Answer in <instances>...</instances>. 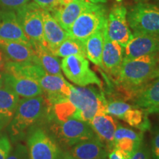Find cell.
<instances>
[{
	"instance_id": "obj_1",
	"label": "cell",
	"mask_w": 159,
	"mask_h": 159,
	"mask_svg": "<svg viewBox=\"0 0 159 159\" xmlns=\"http://www.w3.org/2000/svg\"><path fill=\"white\" fill-rule=\"evenodd\" d=\"M157 63L156 54L123 59L118 77L115 79L116 84L125 94L135 97L150 80L156 77Z\"/></svg>"
},
{
	"instance_id": "obj_2",
	"label": "cell",
	"mask_w": 159,
	"mask_h": 159,
	"mask_svg": "<svg viewBox=\"0 0 159 159\" xmlns=\"http://www.w3.org/2000/svg\"><path fill=\"white\" fill-rule=\"evenodd\" d=\"M50 105L43 95L19 99L16 110L9 124L11 139L16 142L25 136L27 131L42 119H47Z\"/></svg>"
},
{
	"instance_id": "obj_3",
	"label": "cell",
	"mask_w": 159,
	"mask_h": 159,
	"mask_svg": "<svg viewBox=\"0 0 159 159\" xmlns=\"http://www.w3.org/2000/svg\"><path fill=\"white\" fill-rule=\"evenodd\" d=\"M68 99L76 108V119L89 123L97 115L106 114V99L101 91L93 87L72 85Z\"/></svg>"
},
{
	"instance_id": "obj_4",
	"label": "cell",
	"mask_w": 159,
	"mask_h": 159,
	"mask_svg": "<svg viewBox=\"0 0 159 159\" xmlns=\"http://www.w3.org/2000/svg\"><path fill=\"white\" fill-rule=\"evenodd\" d=\"M50 136L57 144L70 148L83 141L94 138V131L88 122L76 119H69L61 122L48 114Z\"/></svg>"
},
{
	"instance_id": "obj_5",
	"label": "cell",
	"mask_w": 159,
	"mask_h": 159,
	"mask_svg": "<svg viewBox=\"0 0 159 159\" xmlns=\"http://www.w3.org/2000/svg\"><path fill=\"white\" fill-rule=\"evenodd\" d=\"M61 70L66 78L78 86L96 85L102 89V81L90 69L86 57L72 55L63 57L61 63Z\"/></svg>"
},
{
	"instance_id": "obj_6",
	"label": "cell",
	"mask_w": 159,
	"mask_h": 159,
	"mask_svg": "<svg viewBox=\"0 0 159 159\" xmlns=\"http://www.w3.org/2000/svg\"><path fill=\"white\" fill-rule=\"evenodd\" d=\"M106 21L103 7L99 5L95 8L83 13L71 25L67 33L70 38L83 43L91 35L102 29Z\"/></svg>"
},
{
	"instance_id": "obj_7",
	"label": "cell",
	"mask_w": 159,
	"mask_h": 159,
	"mask_svg": "<svg viewBox=\"0 0 159 159\" xmlns=\"http://www.w3.org/2000/svg\"><path fill=\"white\" fill-rule=\"evenodd\" d=\"M16 11L18 20L30 43H40L46 47L42 8L35 2H28L16 9Z\"/></svg>"
},
{
	"instance_id": "obj_8",
	"label": "cell",
	"mask_w": 159,
	"mask_h": 159,
	"mask_svg": "<svg viewBox=\"0 0 159 159\" xmlns=\"http://www.w3.org/2000/svg\"><path fill=\"white\" fill-rule=\"evenodd\" d=\"M127 15L134 33L159 35V7L156 5L139 3Z\"/></svg>"
},
{
	"instance_id": "obj_9",
	"label": "cell",
	"mask_w": 159,
	"mask_h": 159,
	"mask_svg": "<svg viewBox=\"0 0 159 159\" xmlns=\"http://www.w3.org/2000/svg\"><path fill=\"white\" fill-rule=\"evenodd\" d=\"M27 145L30 159H57L61 150L55 139L41 128L30 131Z\"/></svg>"
},
{
	"instance_id": "obj_10",
	"label": "cell",
	"mask_w": 159,
	"mask_h": 159,
	"mask_svg": "<svg viewBox=\"0 0 159 159\" xmlns=\"http://www.w3.org/2000/svg\"><path fill=\"white\" fill-rule=\"evenodd\" d=\"M127 9L119 5L113 7L107 18L105 30L108 37L125 48L133 36L128 19Z\"/></svg>"
},
{
	"instance_id": "obj_11",
	"label": "cell",
	"mask_w": 159,
	"mask_h": 159,
	"mask_svg": "<svg viewBox=\"0 0 159 159\" xmlns=\"http://www.w3.org/2000/svg\"><path fill=\"white\" fill-rule=\"evenodd\" d=\"M159 52V35L134 33L124 48V59L156 54Z\"/></svg>"
},
{
	"instance_id": "obj_12",
	"label": "cell",
	"mask_w": 159,
	"mask_h": 159,
	"mask_svg": "<svg viewBox=\"0 0 159 159\" xmlns=\"http://www.w3.org/2000/svg\"><path fill=\"white\" fill-rule=\"evenodd\" d=\"M43 90V95L49 105L68 98L72 85L63 78V75H55L46 73L38 81Z\"/></svg>"
},
{
	"instance_id": "obj_13",
	"label": "cell",
	"mask_w": 159,
	"mask_h": 159,
	"mask_svg": "<svg viewBox=\"0 0 159 159\" xmlns=\"http://www.w3.org/2000/svg\"><path fill=\"white\" fill-rule=\"evenodd\" d=\"M124 59V47L111 40L104 29V46L102 56V69L111 77H118Z\"/></svg>"
},
{
	"instance_id": "obj_14",
	"label": "cell",
	"mask_w": 159,
	"mask_h": 159,
	"mask_svg": "<svg viewBox=\"0 0 159 159\" xmlns=\"http://www.w3.org/2000/svg\"><path fill=\"white\" fill-rule=\"evenodd\" d=\"M99 5L84 0H75L66 5H61L52 15L67 32L75 20L83 13L88 10L94 9Z\"/></svg>"
},
{
	"instance_id": "obj_15",
	"label": "cell",
	"mask_w": 159,
	"mask_h": 159,
	"mask_svg": "<svg viewBox=\"0 0 159 159\" xmlns=\"http://www.w3.org/2000/svg\"><path fill=\"white\" fill-rule=\"evenodd\" d=\"M3 86L21 98H30L43 94L39 83L33 80L3 73Z\"/></svg>"
},
{
	"instance_id": "obj_16",
	"label": "cell",
	"mask_w": 159,
	"mask_h": 159,
	"mask_svg": "<svg viewBox=\"0 0 159 159\" xmlns=\"http://www.w3.org/2000/svg\"><path fill=\"white\" fill-rule=\"evenodd\" d=\"M0 39L31 43L12 10L0 11Z\"/></svg>"
},
{
	"instance_id": "obj_17",
	"label": "cell",
	"mask_w": 159,
	"mask_h": 159,
	"mask_svg": "<svg viewBox=\"0 0 159 159\" xmlns=\"http://www.w3.org/2000/svg\"><path fill=\"white\" fill-rule=\"evenodd\" d=\"M89 124L95 136L106 147L109 152L112 150L114 148V134L118 125L116 119L108 114H99L91 119Z\"/></svg>"
},
{
	"instance_id": "obj_18",
	"label": "cell",
	"mask_w": 159,
	"mask_h": 159,
	"mask_svg": "<svg viewBox=\"0 0 159 159\" xmlns=\"http://www.w3.org/2000/svg\"><path fill=\"white\" fill-rule=\"evenodd\" d=\"M148 83L135 95L134 105L146 114H159V77Z\"/></svg>"
},
{
	"instance_id": "obj_19",
	"label": "cell",
	"mask_w": 159,
	"mask_h": 159,
	"mask_svg": "<svg viewBox=\"0 0 159 159\" xmlns=\"http://www.w3.org/2000/svg\"><path fill=\"white\" fill-rule=\"evenodd\" d=\"M41 14L43 18L46 47L52 52L64 40L69 37V34L60 25L50 12L42 9Z\"/></svg>"
},
{
	"instance_id": "obj_20",
	"label": "cell",
	"mask_w": 159,
	"mask_h": 159,
	"mask_svg": "<svg viewBox=\"0 0 159 159\" xmlns=\"http://www.w3.org/2000/svg\"><path fill=\"white\" fill-rule=\"evenodd\" d=\"M68 151L77 159H108L109 153L97 136L77 143Z\"/></svg>"
},
{
	"instance_id": "obj_21",
	"label": "cell",
	"mask_w": 159,
	"mask_h": 159,
	"mask_svg": "<svg viewBox=\"0 0 159 159\" xmlns=\"http://www.w3.org/2000/svg\"><path fill=\"white\" fill-rule=\"evenodd\" d=\"M0 49L8 61L28 62L37 61L31 43L0 39Z\"/></svg>"
},
{
	"instance_id": "obj_22",
	"label": "cell",
	"mask_w": 159,
	"mask_h": 159,
	"mask_svg": "<svg viewBox=\"0 0 159 159\" xmlns=\"http://www.w3.org/2000/svg\"><path fill=\"white\" fill-rule=\"evenodd\" d=\"M143 143V132H136L132 129L117 125L114 134V148L122 151L127 157L130 156Z\"/></svg>"
},
{
	"instance_id": "obj_23",
	"label": "cell",
	"mask_w": 159,
	"mask_h": 159,
	"mask_svg": "<svg viewBox=\"0 0 159 159\" xmlns=\"http://www.w3.org/2000/svg\"><path fill=\"white\" fill-rule=\"evenodd\" d=\"M19 97L2 86L0 88V130L8 126L16 110Z\"/></svg>"
},
{
	"instance_id": "obj_24",
	"label": "cell",
	"mask_w": 159,
	"mask_h": 159,
	"mask_svg": "<svg viewBox=\"0 0 159 159\" xmlns=\"http://www.w3.org/2000/svg\"><path fill=\"white\" fill-rule=\"evenodd\" d=\"M104 29L99 30L83 42L86 58L102 68V56L104 46Z\"/></svg>"
},
{
	"instance_id": "obj_25",
	"label": "cell",
	"mask_w": 159,
	"mask_h": 159,
	"mask_svg": "<svg viewBox=\"0 0 159 159\" xmlns=\"http://www.w3.org/2000/svg\"><path fill=\"white\" fill-rule=\"evenodd\" d=\"M148 115L142 109L127 103L124 110H122L117 118L122 119L130 126L144 132L150 128Z\"/></svg>"
},
{
	"instance_id": "obj_26",
	"label": "cell",
	"mask_w": 159,
	"mask_h": 159,
	"mask_svg": "<svg viewBox=\"0 0 159 159\" xmlns=\"http://www.w3.org/2000/svg\"><path fill=\"white\" fill-rule=\"evenodd\" d=\"M38 62L47 73L55 75H62L61 67L58 58L53 55L47 47L40 43H32Z\"/></svg>"
},
{
	"instance_id": "obj_27",
	"label": "cell",
	"mask_w": 159,
	"mask_h": 159,
	"mask_svg": "<svg viewBox=\"0 0 159 159\" xmlns=\"http://www.w3.org/2000/svg\"><path fill=\"white\" fill-rule=\"evenodd\" d=\"M52 53L55 56L61 57L72 55H79L85 57L83 43L70 37L64 40Z\"/></svg>"
},
{
	"instance_id": "obj_28",
	"label": "cell",
	"mask_w": 159,
	"mask_h": 159,
	"mask_svg": "<svg viewBox=\"0 0 159 159\" xmlns=\"http://www.w3.org/2000/svg\"><path fill=\"white\" fill-rule=\"evenodd\" d=\"M7 159H30L27 148L20 143L16 144L13 150L11 149Z\"/></svg>"
},
{
	"instance_id": "obj_29",
	"label": "cell",
	"mask_w": 159,
	"mask_h": 159,
	"mask_svg": "<svg viewBox=\"0 0 159 159\" xmlns=\"http://www.w3.org/2000/svg\"><path fill=\"white\" fill-rule=\"evenodd\" d=\"M11 150V144L8 137L0 134V159H7Z\"/></svg>"
},
{
	"instance_id": "obj_30",
	"label": "cell",
	"mask_w": 159,
	"mask_h": 159,
	"mask_svg": "<svg viewBox=\"0 0 159 159\" xmlns=\"http://www.w3.org/2000/svg\"><path fill=\"white\" fill-rule=\"evenodd\" d=\"M41 8L50 13L56 11L61 5L59 0H33Z\"/></svg>"
},
{
	"instance_id": "obj_31",
	"label": "cell",
	"mask_w": 159,
	"mask_h": 159,
	"mask_svg": "<svg viewBox=\"0 0 159 159\" xmlns=\"http://www.w3.org/2000/svg\"><path fill=\"white\" fill-rule=\"evenodd\" d=\"M151 154L152 159H159V125L154 129L152 134Z\"/></svg>"
},
{
	"instance_id": "obj_32",
	"label": "cell",
	"mask_w": 159,
	"mask_h": 159,
	"mask_svg": "<svg viewBox=\"0 0 159 159\" xmlns=\"http://www.w3.org/2000/svg\"><path fill=\"white\" fill-rule=\"evenodd\" d=\"M128 159H150V152L148 148L142 143Z\"/></svg>"
},
{
	"instance_id": "obj_33",
	"label": "cell",
	"mask_w": 159,
	"mask_h": 159,
	"mask_svg": "<svg viewBox=\"0 0 159 159\" xmlns=\"http://www.w3.org/2000/svg\"><path fill=\"white\" fill-rule=\"evenodd\" d=\"M29 2V0H0V6L9 9H18Z\"/></svg>"
},
{
	"instance_id": "obj_34",
	"label": "cell",
	"mask_w": 159,
	"mask_h": 159,
	"mask_svg": "<svg viewBox=\"0 0 159 159\" xmlns=\"http://www.w3.org/2000/svg\"><path fill=\"white\" fill-rule=\"evenodd\" d=\"M108 159H128L126 155L122 151L114 148L108 153Z\"/></svg>"
},
{
	"instance_id": "obj_35",
	"label": "cell",
	"mask_w": 159,
	"mask_h": 159,
	"mask_svg": "<svg viewBox=\"0 0 159 159\" xmlns=\"http://www.w3.org/2000/svg\"><path fill=\"white\" fill-rule=\"evenodd\" d=\"M6 63H7V61H6L5 55H4L2 49H0V72H5V71Z\"/></svg>"
},
{
	"instance_id": "obj_36",
	"label": "cell",
	"mask_w": 159,
	"mask_h": 159,
	"mask_svg": "<svg viewBox=\"0 0 159 159\" xmlns=\"http://www.w3.org/2000/svg\"><path fill=\"white\" fill-rule=\"evenodd\" d=\"M57 159H77V158H75V157L73 156L68 150L67 151L61 150V152H60Z\"/></svg>"
},
{
	"instance_id": "obj_37",
	"label": "cell",
	"mask_w": 159,
	"mask_h": 159,
	"mask_svg": "<svg viewBox=\"0 0 159 159\" xmlns=\"http://www.w3.org/2000/svg\"><path fill=\"white\" fill-rule=\"evenodd\" d=\"M84 1L90 2L95 3V4H99V3H103L106 2V0H84Z\"/></svg>"
},
{
	"instance_id": "obj_38",
	"label": "cell",
	"mask_w": 159,
	"mask_h": 159,
	"mask_svg": "<svg viewBox=\"0 0 159 159\" xmlns=\"http://www.w3.org/2000/svg\"><path fill=\"white\" fill-rule=\"evenodd\" d=\"M59 1H60V2H61V5H67V4L72 2L75 1V0H59Z\"/></svg>"
},
{
	"instance_id": "obj_39",
	"label": "cell",
	"mask_w": 159,
	"mask_h": 159,
	"mask_svg": "<svg viewBox=\"0 0 159 159\" xmlns=\"http://www.w3.org/2000/svg\"><path fill=\"white\" fill-rule=\"evenodd\" d=\"M3 73L0 72V88L3 86Z\"/></svg>"
},
{
	"instance_id": "obj_40",
	"label": "cell",
	"mask_w": 159,
	"mask_h": 159,
	"mask_svg": "<svg viewBox=\"0 0 159 159\" xmlns=\"http://www.w3.org/2000/svg\"><path fill=\"white\" fill-rule=\"evenodd\" d=\"M159 77V67L157 69V71L156 74V77ZM156 77H155V78H156Z\"/></svg>"
},
{
	"instance_id": "obj_41",
	"label": "cell",
	"mask_w": 159,
	"mask_h": 159,
	"mask_svg": "<svg viewBox=\"0 0 159 159\" xmlns=\"http://www.w3.org/2000/svg\"><path fill=\"white\" fill-rule=\"evenodd\" d=\"M116 1L118 2H121V1H122V0H116Z\"/></svg>"
}]
</instances>
